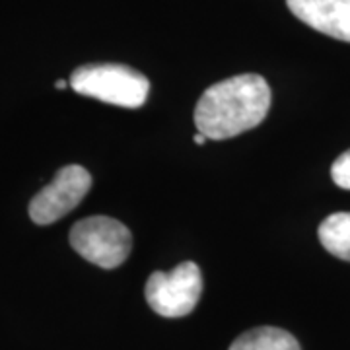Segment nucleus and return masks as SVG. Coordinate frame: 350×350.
Wrapping results in <instances>:
<instances>
[{"label":"nucleus","mask_w":350,"mask_h":350,"mask_svg":"<svg viewBox=\"0 0 350 350\" xmlns=\"http://www.w3.org/2000/svg\"><path fill=\"white\" fill-rule=\"evenodd\" d=\"M269 107L271 88L262 76H232L200 96L195 107V125L208 140H226L262 123Z\"/></svg>","instance_id":"obj_1"},{"label":"nucleus","mask_w":350,"mask_h":350,"mask_svg":"<svg viewBox=\"0 0 350 350\" xmlns=\"http://www.w3.org/2000/svg\"><path fill=\"white\" fill-rule=\"evenodd\" d=\"M70 88L76 94L111 103L126 109L144 105L150 92L148 78L125 64H84L70 76Z\"/></svg>","instance_id":"obj_2"},{"label":"nucleus","mask_w":350,"mask_h":350,"mask_svg":"<svg viewBox=\"0 0 350 350\" xmlns=\"http://www.w3.org/2000/svg\"><path fill=\"white\" fill-rule=\"evenodd\" d=\"M72 250L101 269H117L126 261L133 236L123 222L109 216H92L76 222L70 230Z\"/></svg>","instance_id":"obj_3"},{"label":"nucleus","mask_w":350,"mask_h":350,"mask_svg":"<svg viewBox=\"0 0 350 350\" xmlns=\"http://www.w3.org/2000/svg\"><path fill=\"white\" fill-rule=\"evenodd\" d=\"M202 294V275L193 261L177 265L174 271L152 273L144 296L154 312L162 317H185L197 308Z\"/></svg>","instance_id":"obj_4"},{"label":"nucleus","mask_w":350,"mask_h":350,"mask_svg":"<svg viewBox=\"0 0 350 350\" xmlns=\"http://www.w3.org/2000/svg\"><path fill=\"white\" fill-rule=\"evenodd\" d=\"M92 189V175L82 165H64L49 185L29 202V218L39 226H49L72 213Z\"/></svg>","instance_id":"obj_5"},{"label":"nucleus","mask_w":350,"mask_h":350,"mask_svg":"<svg viewBox=\"0 0 350 350\" xmlns=\"http://www.w3.org/2000/svg\"><path fill=\"white\" fill-rule=\"evenodd\" d=\"M286 4L315 31L350 43V0H286Z\"/></svg>","instance_id":"obj_6"},{"label":"nucleus","mask_w":350,"mask_h":350,"mask_svg":"<svg viewBox=\"0 0 350 350\" xmlns=\"http://www.w3.org/2000/svg\"><path fill=\"white\" fill-rule=\"evenodd\" d=\"M230 350H301L298 340L278 327H257L239 335Z\"/></svg>","instance_id":"obj_7"},{"label":"nucleus","mask_w":350,"mask_h":350,"mask_svg":"<svg viewBox=\"0 0 350 350\" xmlns=\"http://www.w3.org/2000/svg\"><path fill=\"white\" fill-rule=\"evenodd\" d=\"M319 241L331 255L350 261V213L327 216L319 226Z\"/></svg>","instance_id":"obj_8"},{"label":"nucleus","mask_w":350,"mask_h":350,"mask_svg":"<svg viewBox=\"0 0 350 350\" xmlns=\"http://www.w3.org/2000/svg\"><path fill=\"white\" fill-rule=\"evenodd\" d=\"M331 177H333L337 187L350 191V150L340 154L337 160L333 162V165H331Z\"/></svg>","instance_id":"obj_9"},{"label":"nucleus","mask_w":350,"mask_h":350,"mask_svg":"<svg viewBox=\"0 0 350 350\" xmlns=\"http://www.w3.org/2000/svg\"><path fill=\"white\" fill-rule=\"evenodd\" d=\"M193 140H195V144H199V146H202V144H206V140H208V138L204 137V135H200V133H197Z\"/></svg>","instance_id":"obj_10"},{"label":"nucleus","mask_w":350,"mask_h":350,"mask_svg":"<svg viewBox=\"0 0 350 350\" xmlns=\"http://www.w3.org/2000/svg\"><path fill=\"white\" fill-rule=\"evenodd\" d=\"M70 86V82H66V80H59V82H55V88H59V90H64V88Z\"/></svg>","instance_id":"obj_11"}]
</instances>
